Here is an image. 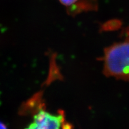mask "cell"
Returning a JSON list of instances; mask_svg holds the SVG:
<instances>
[{"label": "cell", "instance_id": "obj_4", "mask_svg": "<svg viewBox=\"0 0 129 129\" xmlns=\"http://www.w3.org/2000/svg\"><path fill=\"white\" fill-rule=\"evenodd\" d=\"M0 128H6V127L5 126V125H4L3 123H2L1 122H0Z\"/></svg>", "mask_w": 129, "mask_h": 129}, {"label": "cell", "instance_id": "obj_1", "mask_svg": "<svg viewBox=\"0 0 129 129\" xmlns=\"http://www.w3.org/2000/svg\"><path fill=\"white\" fill-rule=\"evenodd\" d=\"M125 39L104 50L103 72L107 76L129 81V30Z\"/></svg>", "mask_w": 129, "mask_h": 129}, {"label": "cell", "instance_id": "obj_3", "mask_svg": "<svg viewBox=\"0 0 129 129\" xmlns=\"http://www.w3.org/2000/svg\"><path fill=\"white\" fill-rule=\"evenodd\" d=\"M79 0H59L62 5L65 6L67 8H69L75 5Z\"/></svg>", "mask_w": 129, "mask_h": 129}, {"label": "cell", "instance_id": "obj_2", "mask_svg": "<svg viewBox=\"0 0 129 129\" xmlns=\"http://www.w3.org/2000/svg\"><path fill=\"white\" fill-rule=\"evenodd\" d=\"M62 112L58 115H53L40 110L34 117L32 122L27 128L47 129L59 128L64 124V117Z\"/></svg>", "mask_w": 129, "mask_h": 129}]
</instances>
